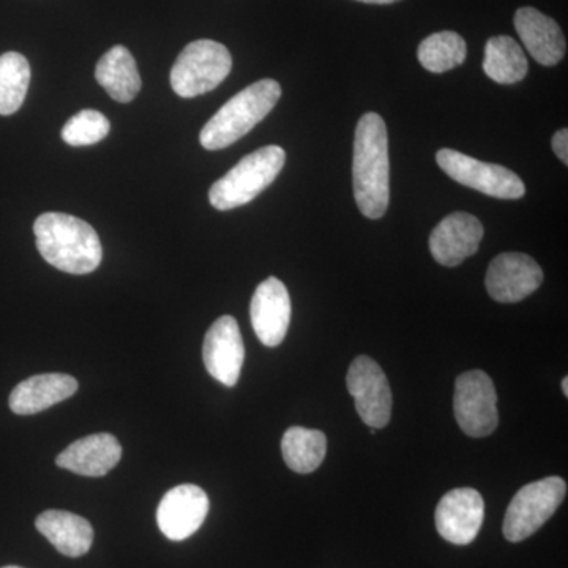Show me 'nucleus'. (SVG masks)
<instances>
[{"label": "nucleus", "instance_id": "1", "mask_svg": "<svg viewBox=\"0 0 568 568\" xmlns=\"http://www.w3.org/2000/svg\"><path fill=\"white\" fill-rule=\"evenodd\" d=\"M388 174L386 122L376 112H366L355 129L353 159L355 203L366 219L377 220L386 215L390 201Z\"/></svg>", "mask_w": 568, "mask_h": 568}, {"label": "nucleus", "instance_id": "2", "mask_svg": "<svg viewBox=\"0 0 568 568\" xmlns=\"http://www.w3.org/2000/svg\"><path fill=\"white\" fill-rule=\"evenodd\" d=\"M33 234L43 260L67 274H91L102 263L99 234L91 224L77 216L43 213L33 224Z\"/></svg>", "mask_w": 568, "mask_h": 568}, {"label": "nucleus", "instance_id": "3", "mask_svg": "<svg viewBox=\"0 0 568 568\" xmlns=\"http://www.w3.org/2000/svg\"><path fill=\"white\" fill-rule=\"evenodd\" d=\"M282 99V85L275 80L254 82L227 100L201 130V145L207 151H222L252 132L267 118Z\"/></svg>", "mask_w": 568, "mask_h": 568}, {"label": "nucleus", "instance_id": "4", "mask_svg": "<svg viewBox=\"0 0 568 568\" xmlns=\"http://www.w3.org/2000/svg\"><path fill=\"white\" fill-rule=\"evenodd\" d=\"M286 153L278 145L257 149L213 183L209 201L216 211H233L252 203L282 173Z\"/></svg>", "mask_w": 568, "mask_h": 568}, {"label": "nucleus", "instance_id": "5", "mask_svg": "<svg viewBox=\"0 0 568 568\" xmlns=\"http://www.w3.org/2000/svg\"><path fill=\"white\" fill-rule=\"evenodd\" d=\"M233 69V58L224 44L196 40L186 44L171 70V85L182 99H194L219 88Z\"/></svg>", "mask_w": 568, "mask_h": 568}, {"label": "nucleus", "instance_id": "6", "mask_svg": "<svg viewBox=\"0 0 568 568\" xmlns=\"http://www.w3.org/2000/svg\"><path fill=\"white\" fill-rule=\"evenodd\" d=\"M567 484L560 477H547L519 489L504 518V537L511 544L537 532L566 499Z\"/></svg>", "mask_w": 568, "mask_h": 568}, {"label": "nucleus", "instance_id": "7", "mask_svg": "<svg viewBox=\"0 0 568 568\" xmlns=\"http://www.w3.org/2000/svg\"><path fill=\"white\" fill-rule=\"evenodd\" d=\"M436 162L448 178L497 200H519L526 194L525 182L500 164L478 162L454 149H440Z\"/></svg>", "mask_w": 568, "mask_h": 568}, {"label": "nucleus", "instance_id": "8", "mask_svg": "<svg viewBox=\"0 0 568 568\" xmlns=\"http://www.w3.org/2000/svg\"><path fill=\"white\" fill-rule=\"evenodd\" d=\"M455 418L470 437L491 435L499 424L497 394L491 377L481 369L463 373L455 384Z\"/></svg>", "mask_w": 568, "mask_h": 568}, {"label": "nucleus", "instance_id": "9", "mask_svg": "<svg viewBox=\"0 0 568 568\" xmlns=\"http://www.w3.org/2000/svg\"><path fill=\"white\" fill-rule=\"evenodd\" d=\"M346 386L365 425L376 429L388 425L394 399L386 373L377 362L366 355L354 358L347 372Z\"/></svg>", "mask_w": 568, "mask_h": 568}, {"label": "nucleus", "instance_id": "10", "mask_svg": "<svg viewBox=\"0 0 568 568\" xmlns=\"http://www.w3.org/2000/svg\"><path fill=\"white\" fill-rule=\"evenodd\" d=\"M485 519V503L474 488H457L446 493L437 504L435 523L439 536L448 544H473Z\"/></svg>", "mask_w": 568, "mask_h": 568}, {"label": "nucleus", "instance_id": "11", "mask_svg": "<svg viewBox=\"0 0 568 568\" xmlns=\"http://www.w3.org/2000/svg\"><path fill=\"white\" fill-rule=\"evenodd\" d=\"M544 283V271L525 253H503L489 264L485 286L499 304H518Z\"/></svg>", "mask_w": 568, "mask_h": 568}, {"label": "nucleus", "instance_id": "12", "mask_svg": "<svg viewBox=\"0 0 568 568\" xmlns=\"http://www.w3.org/2000/svg\"><path fill=\"white\" fill-rule=\"evenodd\" d=\"M205 369L223 386L234 387L245 362L244 338L233 316H222L205 334L203 346Z\"/></svg>", "mask_w": 568, "mask_h": 568}, {"label": "nucleus", "instance_id": "13", "mask_svg": "<svg viewBox=\"0 0 568 568\" xmlns=\"http://www.w3.org/2000/svg\"><path fill=\"white\" fill-rule=\"evenodd\" d=\"M209 514V497L196 485H179L163 496L156 523L164 537L182 541L203 526Z\"/></svg>", "mask_w": 568, "mask_h": 568}, {"label": "nucleus", "instance_id": "14", "mask_svg": "<svg viewBox=\"0 0 568 568\" xmlns=\"http://www.w3.org/2000/svg\"><path fill=\"white\" fill-rule=\"evenodd\" d=\"M291 313L293 306L290 293L278 278L268 276L256 287L250 305V316L254 334L264 346L282 345L290 328Z\"/></svg>", "mask_w": 568, "mask_h": 568}, {"label": "nucleus", "instance_id": "15", "mask_svg": "<svg viewBox=\"0 0 568 568\" xmlns=\"http://www.w3.org/2000/svg\"><path fill=\"white\" fill-rule=\"evenodd\" d=\"M484 233V224L477 216L466 212L452 213L429 235V252L440 265L457 267L477 253Z\"/></svg>", "mask_w": 568, "mask_h": 568}, {"label": "nucleus", "instance_id": "16", "mask_svg": "<svg viewBox=\"0 0 568 568\" xmlns=\"http://www.w3.org/2000/svg\"><path fill=\"white\" fill-rule=\"evenodd\" d=\"M515 29L526 50L540 65L555 67L566 55L567 43L558 22L534 7L515 13Z\"/></svg>", "mask_w": 568, "mask_h": 568}, {"label": "nucleus", "instance_id": "17", "mask_svg": "<svg viewBox=\"0 0 568 568\" xmlns=\"http://www.w3.org/2000/svg\"><path fill=\"white\" fill-rule=\"evenodd\" d=\"M122 447L110 433H97L74 440L55 458V465L84 477H103L118 466Z\"/></svg>", "mask_w": 568, "mask_h": 568}, {"label": "nucleus", "instance_id": "18", "mask_svg": "<svg viewBox=\"0 0 568 568\" xmlns=\"http://www.w3.org/2000/svg\"><path fill=\"white\" fill-rule=\"evenodd\" d=\"M77 390L78 381L73 376L61 373L32 376L13 388L9 405L17 416H33L70 398Z\"/></svg>", "mask_w": 568, "mask_h": 568}, {"label": "nucleus", "instance_id": "19", "mask_svg": "<svg viewBox=\"0 0 568 568\" xmlns=\"http://www.w3.org/2000/svg\"><path fill=\"white\" fill-rule=\"evenodd\" d=\"M41 536L69 558H81L93 544V528L88 519L63 510H47L36 521Z\"/></svg>", "mask_w": 568, "mask_h": 568}, {"label": "nucleus", "instance_id": "20", "mask_svg": "<svg viewBox=\"0 0 568 568\" xmlns=\"http://www.w3.org/2000/svg\"><path fill=\"white\" fill-rule=\"evenodd\" d=\"M97 82L119 103H130L141 91V77L132 52L125 47L111 48L95 69Z\"/></svg>", "mask_w": 568, "mask_h": 568}, {"label": "nucleus", "instance_id": "21", "mask_svg": "<svg viewBox=\"0 0 568 568\" xmlns=\"http://www.w3.org/2000/svg\"><path fill=\"white\" fill-rule=\"evenodd\" d=\"M529 63L517 40L507 36L491 37L485 47L484 71L497 84H517L528 74Z\"/></svg>", "mask_w": 568, "mask_h": 568}, {"label": "nucleus", "instance_id": "22", "mask_svg": "<svg viewBox=\"0 0 568 568\" xmlns=\"http://www.w3.org/2000/svg\"><path fill=\"white\" fill-rule=\"evenodd\" d=\"M283 459L297 474L315 473L323 465L327 437L320 429L291 426L282 439Z\"/></svg>", "mask_w": 568, "mask_h": 568}, {"label": "nucleus", "instance_id": "23", "mask_svg": "<svg viewBox=\"0 0 568 568\" xmlns=\"http://www.w3.org/2000/svg\"><path fill=\"white\" fill-rule=\"evenodd\" d=\"M31 84V65L20 52L0 55V115L20 111Z\"/></svg>", "mask_w": 568, "mask_h": 568}, {"label": "nucleus", "instance_id": "24", "mask_svg": "<svg viewBox=\"0 0 568 568\" xmlns=\"http://www.w3.org/2000/svg\"><path fill=\"white\" fill-rule=\"evenodd\" d=\"M418 62L432 73H446L466 61V41L457 32L433 33L422 41L417 51Z\"/></svg>", "mask_w": 568, "mask_h": 568}, {"label": "nucleus", "instance_id": "25", "mask_svg": "<svg viewBox=\"0 0 568 568\" xmlns=\"http://www.w3.org/2000/svg\"><path fill=\"white\" fill-rule=\"evenodd\" d=\"M111 123L95 110H84L74 114L63 125L62 140L73 148L97 144L110 134Z\"/></svg>", "mask_w": 568, "mask_h": 568}, {"label": "nucleus", "instance_id": "26", "mask_svg": "<svg viewBox=\"0 0 568 568\" xmlns=\"http://www.w3.org/2000/svg\"><path fill=\"white\" fill-rule=\"evenodd\" d=\"M552 151L564 164H568V130L562 129L552 136Z\"/></svg>", "mask_w": 568, "mask_h": 568}, {"label": "nucleus", "instance_id": "27", "mask_svg": "<svg viewBox=\"0 0 568 568\" xmlns=\"http://www.w3.org/2000/svg\"><path fill=\"white\" fill-rule=\"evenodd\" d=\"M357 2L373 3V6H390V3L399 2V0H357Z\"/></svg>", "mask_w": 568, "mask_h": 568}, {"label": "nucleus", "instance_id": "28", "mask_svg": "<svg viewBox=\"0 0 568 568\" xmlns=\"http://www.w3.org/2000/svg\"><path fill=\"white\" fill-rule=\"evenodd\" d=\"M560 386H562L564 395L568 396V377H564L562 384H560Z\"/></svg>", "mask_w": 568, "mask_h": 568}, {"label": "nucleus", "instance_id": "29", "mask_svg": "<svg viewBox=\"0 0 568 568\" xmlns=\"http://www.w3.org/2000/svg\"><path fill=\"white\" fill-rule=\"evenodd\" d=\"M3 568H22V567L10 566V567H3Z\"/></svg>", "mask_w": 568, "mask_h": 568}]
</instances>
